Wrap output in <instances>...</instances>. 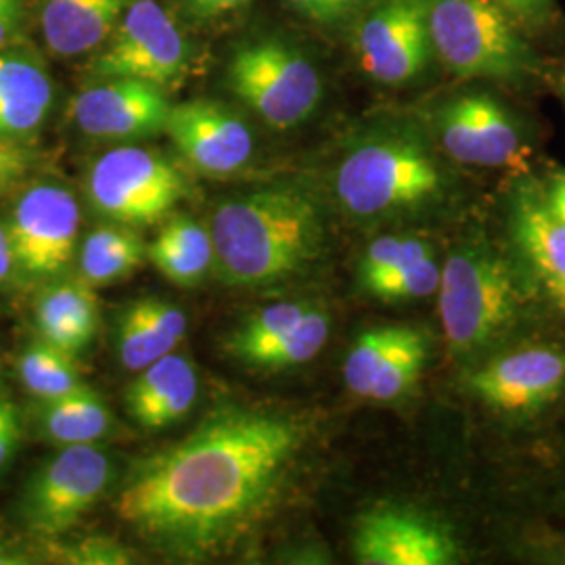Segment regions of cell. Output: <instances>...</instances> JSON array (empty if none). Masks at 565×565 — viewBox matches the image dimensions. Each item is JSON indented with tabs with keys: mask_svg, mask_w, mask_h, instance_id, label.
<instances>
[{
	"mask_svg": "<svg viewBox=\"0 0 565 565\" xmlns=\"http://www.w3.org/2000/svg\"><path fill=\"white\" fill-rule=\"evenodd\" d=\"M443 268L436 264L434 256L422 258L417 263L408 264L394 275H390L384 281L373 285L366 294L373 298H380L385 302H398V300H415L425 298L438 291Z\"/></svg>",
	"mask_w": 565,
	"mask_h": 565,
	"instance_id": "1f68e13d",
	"label": "cell"
},
{
	"mask_svg": "<svg viewBox=\"0 0 565 565\" xmlns=\"http://www.w3.org/2000/svg\"><path fill=\"white\" fill-rule=\"evenodd\" d=\"M130 0H39L42 39L57 57L99 51Z\"/></svg>",
	"mask_w": 565,
	"mask_h": 565,
	"instance_id": "d6986e66",
	"label": "cell"
},
{
	"mask_svg": "<svg viewBox=\"0 0 565 565\" xmlns=\"http://www.w3.org/2000/svg\"><path fill=\"white\" fill-rule=\"evenodd\" d=\"M147 256L163 277L181 287H195L214 268L210 231L186 214L168 216Z\"/></svg>",
	"mask_w": 565,
	"mask_h": 565,
	"instance_id": "cb8c5ba5",
	"label": "cell"
},
{
	"mask_svg": "<svg viewBox=\"0 0 565 565\" xmlns=\"http://www.w3.org/2000/svg\"><path fill=\"white\" fill-rule=\"evenodd\" d=\"M440 184V168L422 142L387 135L361 142L343 158L335 195L348 214L377 218L431 200Z\"/></svg>",
	"mask_w": 565,
	"mask_h": 565,
	"instance_id": "277c9868",
	"label": "cell"
},
{
	"mask_svg": "<svg viewBox=\"0 0 565 565\" xmlns=\"http://www.w3.org/2000/svg\"><path fill=\"white\" fill-rule=\"evenodd\" d=\"M32 163L34 156L21 139L0 137V193L23 181Z\"/></svg>",
	"mask_w": 565,
	"mask_h": 565,
	"instance_id": "d590c367",
	"label": "cell"
},
{
	"mask_svg": "<svg viewBox=\"0 0 565 565\" xmlns=\"http://www.w3.org/2000/svg\"><path fill=\"white\" fill-rule=\"evenodd\" d=\"M200 394V377L193 363L181 354H166L145 366L128 385L124 403L130 419L142 429H166L181 422Z\"/></svg>",
	"mask_w": 565,
	"mask_h": 565,
	"instance_id": "e0dca14e",
	"label": "cell"
},
{
	"mask_svg": "<svg viewBox=\"0 0 565 565\" xmlns=\"http://www.w3.org/2000/svg\"><path fill=\"white\" fill-rule=\"evenodd\" d=\"M522 303L509 264L480 245L457 249L440 273L438 308L446 342L476 352L513 323Z\"/></svg>",
	"mask_w": 565,
	"mask_h": 565,
	"instance_id": "5b68a950",
	"label": "cell"
},
{
	"mask_svg": "<svg viewBox=\"0 0 565 565\" xmlns=\"http://www.w3.org/2000/svg\"><path fill=\"white\" fill-rule=\"evenodd\" d=\"M186 333V317L177 303L142 298L130 303L118 321L116 348L121 366L142 371L170 354Z\"/></svg>",
	"mask_w": 565,
	"mask_h": 565,
	"instance_id": "44dd1931",
	"label": "cell"
},
{
	"mask_svg": "<svg viewBox=\"0 0 565 565\" xmlns=\"http://www.w3.org/2000/svg\"><path fill=\"white\" fill-rule=\"evenodd\" d=\"M302 429L273 411L223 406L181 445L137 465L116 513L147 545L186 562L237 545L275 505Z\"/></svg>",
	"mask_w": 565,
	"mask_h": 565,
	"instance_id": "6da1fadb",
	"label": "cell"
},
{
	"mask_svg": "<svg viewBox=\"0 0 565 565\" xmlns=\"http://www.w3.org/2000/svg\"><path fill=\"white\" fill-rule=\"evenodd\" d=\"M329 329H331L329 317L323 310L312 306L298 324L287 335H282L273 348L263 352L252 366L289 369L296 364L308 363L321 352V348L329 338Z\"/></svg>",
	"mask_w": 565,
	"mask_h": 565,
	"instance_id": "f1b7e54d",
	"label": "cell"
},
{
	"mask_svg": "<svg viewBox=\"0 0 565 565\" xmlns=\"http://www.w3.org/2000/svg\"><path fill=\"white\" fill-rule=\"evenodd\" d=\"M431 256L429 243L417 237H404V235H385L377 242L371 243L364 252L363 260L359 266V277L364 291H369L373 285L387 279L396 270H401L408 264L417 263L422 258Z\"/></svg>",
	"mask_w": 565,
	"mask_h": 565,
	"instance_id": "4dcf8cb0",
	"label": "cell"
},
{
	"mask_svg": "<svg viewBox=\"0 0 565 565\" xmlns=\"http://www.w3.org/2000/svg\"><path fill=\"white\" fill-rule=\"evenodd\" d=\"M546 210L551 216L565 223V172H557L546 189V195L543 198Z\"/></svg>",
	"mask_w": 565,
	"mask_h": 565,
	"instance_id": "60d3db41",
	"label": "cell"
},
{
	"mask_svg": "<svg viewBox=\"0 0 565 565\" xmlns=\"http://www.w3.org/2000/svg\"><path fill=\"white\" fill-rule=\"evenodd\" d=\"M434 55L465 81L524 82L539 70L534 49L497 0H425Z\"/></svg>",
	"mask_w": 565,
	"mask_h": 565,
	"instance_id": "3957f363",
	"label": "cell"
},
{
	"mask_svg": "<svg viewBox=\"0 0 565 565\" xmlns=\"http://www.w3.org/2000/svg\"><path fill=\"white\" fill-rule=\"evenodd\" d=\"M72 103V116L86 137L137 141L160 135L170 114L162 86L135 78H99Z\"/></svg>",
	"mask_w": 565,
	"mask_h": 565,
	"instance_id": "5bb4252c",
	"label": "cell"
},
{
	"mask_svg": "<svg viewBox=\"0 0 565 565\" xmlns=\"http://www.w3.org/2000/svg\"><path fill=\"white\" fill-rule=\"evenodd\" d=\"M354 51L364 74L380 84L417 81L434 57L425 0H371L356 15Z\"/></svg>",
	"mask_w": 565,
	"mask_h": 565,
	"instance_id": "8fae6325",
	"label": "cell"
},
{
	"mask_svg": "<svg viewBox=\"0 0 565 565\" xmlns=\"http://www.w3.org/2000/svg\"><path fill=\"white\" fill-rule=\"evenodd\" d=\"M562 86H564V93H565V70H564V76H562Z\"/></svg>",
	"mask_w": 565,
	"mask_h": 565,
	"instance_id": "b9f144b4",
	"label": "cell"
},
{
	"mask_svg": "<svg viewBox=\"0 0 565 565\" xmlns=\"http://www.w3.org/2000/svg\"><path fill=\"white\" fill-rule=\"evenodd\" d=\"M191 63V44L158 0H130L114 34L88 63L95 78H135L168 86Z\"/></svg>",
	"mask_w": 565,
	"mask_h": 565,
	"instance_id": "9c48e42d",
	"label": "cell"
},
{
	"mask_svg": "<svg viewBox=\"0 0 565 565\" xmlns=\"http://www.w3.org/2000/svg\"><path fill=\"white\" fill-rule=\"evenodd\" d=\"M303 18L323 25H335L356 18L371 0H287Z\"/></svg>",
	"mask_w": 565,
	"mask_h": 565,
	"instance_id": "d6a6232c",
	"label": "cell"
},
{
	"mask_svg": "<svg viewBox=\"0 0 565 565\" xmlns=\"http://www.w3.org/2000/svg\"><path fill=\"white\" fill-rule=\"evenodd\" d=\"M352 551L363 565H455L461 548L445 525L415 509L377 505L356 520Z\"/></svg>",
	"mask_w": 565,
	"mask_h": 565,
	"instance_id": "7c38bea8",
	"label": "cell"
},
{
	"mask_svg": "<svg viewBox=\"0 0 565 565\" xmlns=\"http://www.w3.org/2000/svg\"><path fill=\"white\" fill-rule=\"evenodd\" d=\"M65 562L78 565L128 564V551L111 539H84L63 551Z\"/></svg>",
	"mask_w": 565,
	"mask_h": 565,
	"instance_id": "836d02e7",
	"label": "cell"
},
{
	"mask_svg": "<svg viewBox=\"0 0 565 565\" xmlns=\"http://www.w3.org/2000/svg\"><path fill=\"white\" fill-rule=\"evenodd\" d=\"M214 270L231 287H264L296 277L317 260L323 224L317 203L294 186L231 198L212 218Z\"/></svg>",
	"mask_w": 565,
	"mask_h": 565,
	"instance_id": "7a4b0ae2",
	"label": "cell"
},
{
	"mask_svg": "<svg viewBox=\"0 0 565 565\" xmlns=\"http://www.w3.org/2000/svg\"><path fill=\"white\" fill-rule=\"evenodd\" d=\"M25 0H0V49L15 39L23 20Z\"/></svg>",
	"mask_w": 565,
	"mask_h": 565,
	"instance_id": "f35d334b",
	"label": "cell"
},
{
	"mask_svg": "<svg viewBox=\"0 0 565 565\" xmlns=\"http://www.w3.org/2000/svg\"><path fill=\"white\" fill-rule=\"evenodd\" d=\"M147 256L141 235L126 224L99 226L82 243L81 279L90 287H103L130 277Z\"/></svg>",
	"mask_w": 565,
	"mask_h": 565,
	"instance_id": "d4e9b609",
	"label": "cell"
},
{
	"mask_svg": "<svg viewBox=\"0 0 565 565\" xmlns=\"http://www.w3.org/2000/svg\"><path fill=\"white\" fill-rule=\"evenodd\" d=\"M515 21L530 25L543 23L553 15L555 0H497Z\"/></svg>",
	"mask_w": 565,
	"mask_h": 565,
	"instance_id": "74e56055",
	"label": "cell"
},
{
	"mask_svg": "<svg viewBox=\"0 0 565 565\" xmlns=\"http://www.w3.org/2000/svg\"><path fill=\"white\" fill-rule=\"evenodd\" d=\"M163 132L184 162L205 177H231L254 156L247 121L223 103L195 99L172 105Z\"/></svg>",
	"mask_w": 565,
	"mask_h": 565,
	"instance_id": "4fadbf2b",
	"label": "cell"
},
{
	"mask_svg": "<svg viewBox=\"0 0 565 565\" xmlns=\"http://www.w3.org/2000/svg\"><path fill=\"white\" fill-rule=\"evenodd\" d=\"M34 424L42 438L60 446L97 445L111 427L114 417L102 396L84 384L51 401H36Z\"/></svg>",
	"mask_w": 565,
	"mask_h": 565,
	"instance_id": "603a6c76",
	"label": "cell"
},
{
	"mask_svg": "<svg viewBox=\"0 0 565 565\" xmlns=\"http://www.w3.org/2000/svg\"><path fill=\"white\" fill-rule=\"evenodd\" d=\"M111 478V457L99 446H61L23 486L21 524L42 539H57L102 501Z\"/></svg>",
	"mask_w": 565,
	"mask_h": 565,
	"instance_id": "ba28073f",
	"label": "cell"
},
{
	"mask_svg": "<svg viewBox=\"0 0 565 565\" xmlns=\"http://www.w3.org/2000/svg\"><path fill=\"white\" fill-rule=\"evenodd\" d=\"M471 392L490 408L527 413L553 403L565 385V352L557 348H524L478 369Z\"/></svg>",
	"mask_w": 565,
	"mask_h": 565,
	"instance_id": "2e32d148",
	"label": "cell"
},
{
	"mask_svg": "<svg viewBox=\"0 0 565 565\" xmlns=\"http://www.w3.org/2000/svg\"><path fill=\"white\" fill-rule=\"evenodd\" d=\"M513 235L546 296L565 312V223L548 214L536 193H524L513 210Z\"/></svg>",
	"mask_w": 565,
	"mask_h": 565,
	"instance_id": "7402d4cb",
	"label": "cell"
},
{
	"mask_svg": "<svg viewBox=\"0 0 565 565\" xmlns=\"http://www.w3.org/2000/svg\"><path fill=\"white\" fill-rule=\"evenodd\" d=\"M7 231L18 277L53 281L70 268L81 233V205L61 184L39 182L13 205Z\"/></svg>",
	"mask_w": 565,
	"mask_h": 565,
	"instance_id": "30bf717a",
	"label": "cell"
},
{
	"mask_svg": "<svg viewBox=\"0 0 565 565\" xmlns=\"http://www.w3.org/2000/svg\"><path fill=\"white\" fill-rule=\"evenodd\" d=\"M23 440V419L18 403L0 387V471L15 459Z\"/></svg>",
	"mask_w": 565,
	"mask_h": 565,
	"instance_id": "e575fe53",
	"label": "cell"
},
{
	"mask_svg": "<svg viewBox=\"0 0 565 565\" xmlns=\"http://www.w3.org/2000/svg\"><path fill=\"white\" fill-rule=\"evenodd\" d=\"M401 333L403 327H375L356 338L343 363V380L350 392L369 398V392Z\"/></svg>",
	"mask_w": 565,
	"mask_h": 565,
	"instance_id": "f546056e",
	"label": "cell"
},
{
	"mask_svg": "<svg viewBox=\"0 0 565 565\" xmlns=\"http://www.w3.org/2000/svg\"><path fill=\"white\" fill-rule=\"evenodd\" d=\"M34 323L41 340L76 356L97 338L99 300L82 279H53L34 302Z\"/></svg>",
	"mask_w": 565,
	"mask_h": 565,
	"instance_id": "ffe728a7",
	"label": "cell"
},
{
	"mask_svg": "<svg viewBox=\"0 0 565 565\" xmlns=\"http://www.w3.org/2000/svg\"><path fill=\"white\" fill-rule=\"evenodd\" d=\"M18 377L21 385L36 401H51L70 394L84 385L81 369L72 354L44 340L30 343L18 359Z\"/></svg>",
	"mask_w": 565,
	"mask_h": 565,
	"instance_id": "484cf974",
	"label": "cell"
},
{
	"mask_svg": "<svg viewBox=\"0 0 565 565\" xmlns=\"http://www.w3.org/2000/svg\"><path fill=\"white\" fill-rule=\"evenodd\" d=\"M177 2L189 20L210 23V21L221 20V18L239 11L252 0H177Z\"/></svg>",
	"mask_w": 565,
	"mask_h": 565,
	"instance_id": "8d00e7d4",
	"label": "cell"
},
{
	"mask_svg": "<svg viewBox=\"0 0 565 565\" xmlns=\"http://www.w3.org/2000/svg\"><path fill=\"white\" fill-rule=\"evenodd\" d=\"M53 107V81L41 57L23 46L0 49V137L23 139Z\"/></svg>",
	"mask_w": 565,
	"mask_h": 565,
	"instance_id": "ac0fdd59",
	"label": "cell"
},
{
	"mask_svg": "<svg viewBox=\"0 0 565 565\" xmlns=\"http://www.w3.org/2000/svg\"><path fill=\"white\" fill-rule=\"evenodd\" d=\"M15 277H18V264H15L13 245H11L7 224L0 223V289H4Z\"/></svg>",
	"mask_w": 565,
	"mask_h": 565,
	"instance_id": "ab89813d",
	"label": "cell"
},
{
	"mask_svg": "<svg viewBox=\"0 0 565 565\" xmlns=\"http://www.w3.org/2000/svg\"><path fill=\"white\" fill-rule=\"evenodd\" d=\"M186 193L177 166L145 147L107 151L86 177V198L103 218L126 226L166 221Z\"/></svg>",
	"mask_w": 565,
	"mask_h": 565,
	"instance_id": "52a82bcc",
	"label": "cell"
},
{
	"mask_svg": "<svg viewBox=\"0 0 565 565\" xmlns=\"http://www.w3.org/2000/svg\"><path fill=\"white\" fill-rule=\"evenodd\" d=\"M427 361V340L424 333L411 327H403L398 342L387 354L384 366L369 392L371 401L392 403L417 384Z\"/></svg>",
	"mask_w": 565,
	"mask_h": 565,
	"instance_id": "83f0119b",
	"label": "cell"
},
{
	"mask_svg": "<svg viewBox=\"0 0 565 565\" xmlns=\"http://www.w3.org/2000/svg\"><path fill=\"white\" fill-rule=\"evenodd\" d=\"M226 84L268 126L287 130L308 120L323 99L319 67L277 36L242 42L226 63Z\"/></svg>",
	"mask_w": 565,
	"mask_h": 565,
	"instance_id": "8992f818",
	"label": "cell"
},
{
	"mask_svg": "<svg viewBox=\"0 0 565 565\" xmlns=\"http://www.w3.org/2000/svg\"><path fill=\"white\" fill-rule=\"evenodd\" d=\"M312 306L308 302H279L247 317L224 342L231 356L252 364L268 348L287 335Z\"/></svg>",
	"mask_w": 565,
	"mask_h": 565,
	"instance_id": "4316f807",
	"label": "cell"
},
{
	"mask_svg": "<svg viewBox=\"0 0 565 565\" xmlns=\"http://www.w3.org/2000/svg\"><path fill=\"white\" fill-rule=\"evenodd\" d=\"M438 135L452 160L471 166H505L522 147L511 114L484 93L446 103L438 114Z\"/></svg>",
	"mask_w": 565,
	"mask_h": 565,
	"instance_id": "9a60e30c",
	"label": "cell"
}]
</instances>
